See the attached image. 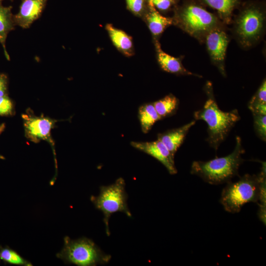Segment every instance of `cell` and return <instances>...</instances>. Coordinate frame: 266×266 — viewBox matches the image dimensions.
Listing matches in <instances>:
<instances>
[{
	"label": "cell",
	"instance_id": "6da1fadb",
	"mask_svg": "<svg viewBox=\"0 0 266 266\" xmlns=\"http://www.w3.org/2000/svg\"><path fill=\"white\" fill-rule=\"evenodd\" d=\"M204 90L207 96L206 100L202 107L194 112V116L196 120H201L206 122L208 133L206 141L212 148L217 150L240 120V116L236 109L225 112L219 108L211 82H206Z\"/></svg>",
	"mask_w": 266,
	"mask_h": 266
},
{
	"label": "cell",
	"instance_id": "7a4b0ae2",
	"mask_svg": "<svg viewBox=\"0 0 266 266\" xmlns=\"http://www.w3.org/2000/svg\"><path fill=\"white\" fill-rule=\"evenodd\" d=\"M172 20L173 24L200 43L210 32L226 26L216 14L207 10L197 0H184L175 9Z\"/></svg>",
	"mask_w": 266,
	"mask_h": 266
},
{
	"label": "cell",
	"instance_id": "3957f363",
	"mask_svg": "<svg viewBox=\"0 0 266 266\" xmlns=\"http://www.w3.org/2000/svg\"><path fill=\"white\" fill-rule=\"evenodd\" d=\"M232 33L238 45L248 49L263 37L266 24V11L263 3L249 1L243 3L234 17Z\"/></svg>",
	"mask_w": 266,
	"mask_h": 266
},
{
	"label": "cell",
	"instance_id": "277c9868",
	"mask_svg": "<svg viewBox=\"0 0 266 266\" xmlns=\"http://www.w3.org/2000/svg\"><path fill=\"white\" fill-rule=\"evenodd\" d=\"M244 152L241 138L237 136L235 148L231 154L208 161H194L191 173L210 184L228 183L238 175L239 167L244 161L242 155Z\"/></svg>",
	"mask_w": 266,
	"mask_h": 266
},
{
	"label": "cell",
	"instance_id": "5b68a950",
	"mask_svg": "<svg viewBox=\"0 0 266 266\" xmlns=\"http://www.w3.org/2000/svg\"><path fill=\"white\" fill-rule=\"evenodd\" d=\"M64 241V247L56 256L66 264L95 266L106 264L111 260V255L104 253L89 238L83 237L71 239L66 236Z\"/></svg>",
	"mask_w": 266,
	"mask_h": 266
},
{
	"label": "cell",
	"instance_id": "8992f818",
	"mask_svg": "<svg viewBox=\"0 0 266 266\" xmlns=\"http://www.w3.org/2000/svg\"><path fill=\"white\" fill-rule=\"evenodd\" d=\"M260 186L259 174H246L236 182L227 183L222 192L220 202L226 211L238 213L245 204L259 201Z\"/></svg>",
	"mask_w": 266,
	"mask_h": 266
},
{
	"label": "cell",
	"instance_id": "52a82bcc",
	"mask_svg": "<svg viewBox=\"0 0 266 266\" xmlns=\"http://www.w3.org/2000/svg\"><path fill=\"white\" fill-rule=\"evenodd\" d=\"M125 186V180L122 177H119L112 184L100 186V192L98 196L91 197V200L95 207L103 214V222L107 236L110 235L109 221L112 214L122 212L128 217H132L128 206V195Z\"/></svg>",
	"mask_w": 266,
	"mask_h": 266
},
{
	"label": "cell",
	"instance_id": "ba28073f",
	"mask_svg": "<svg viewBox=\"0 0 266 266\" xmlns=\"http://www.w3.org/2000/svg\"><path fill=\"white\" fill-rule=\"evenodd\" d=\"M230 40L226 26H225L210 32L205 36L203 42L212 64L224 77H226V51Z\"/></svg>",
	"mask_w": 266,
	"mask_h": 266
},
{
	"label": "cell",
	"instance_id": "9c48e42d",
	"mask_svg": "<svg viewBox=\"0 0 266 266\" xmlns=\"http://www.w3.org/2000/svg\"><path fill=\"white\" fill-rule=\"evenodd\" d=\"M22 118L27 138L34 143L41 140L47 141L54 148V142L51 131L55 127L57 120L43 115L36 116L30 109L22 115Z\"/></svg>",
	"mask_w": 266,
	"mask_h": 266
},
{
	"label": "cell",
	"instance_id": "30bf717a",
	"mask_svg": "<svg viewBox=\"0 0 266 266\" xmlns=\"http://www.w3.org/2000/svg\"><path fill=\"white\" fill-rule=\"evenodd\" d=\"M131 145L155 158L166 168L170 174L177 172L174 163V156L160 140L153 141H132Z\"/></svg>",
	"mask_w": 266,
	"mask_h": 266
},
{
	"label": "cell",
	"instance_id": "8fae6325",
	"mask_svg": "<svg viewBox=\"0 0 266 266\" xmlns=\"http://www.w3.org/2000/svg\"><path fill=\"white\" fill-rule=\"evenodd\" d=\"M48 0H22L18 12L13 15L16 26L29 28L41 16Z\"/></svg>",
	"mask_w": 266,
	"mask_h": 266
},
{
	"label": "cell",
	"instance_id": "7c38bea8",
	"mask_svg": "<svg viewBox=\"0 0 266 266\" xmlns=\"http://www.w3.org/2000/svg\"><path fill=\"white\" fill-rule=\"evenodd\" d=\"M155 45L157 61L162 70L178 75H192L201 77L200 75L189 71L182 64L183 56L175 57L165 52L157 39H155Z\"/></svg>",
	"mask_w": 266,
	"mask_h": 266
},
{
	"label": "cell",
	"instance_id": "4fadbf2b",
	"mask_svg": "<svg viewBox=\"0 0 266 266\" xmlns=\"http://www.w3.org/2000/svg\"><path fill=\"white\" fill-rule=\"evenodd\" d=\"M195 123L196 121L194 120L179 128L159 133L157 134V139L161 141L174 156L183 143L189 130Z\"/></svg>",
	"mask_w": 266,
	"mask_h": 266
},
{
	"label": "cell",
	"instance_id": "5bb4252c",
	"mask_svg": "<svg viewBox=\"0 0 266 266\" xmlns=\"http://www.w3.org/2000/svg\"><path fill=\"white\" fill-rule=\"evenodd\" d=\"M216 12L218 18L226 26L232 23L234 10L240 5V0H197Z\"/></svg>",
	"mask_w": 266,
	"mask_h": 266
},
{
	"label": "cell",
	"instance_id": "9a60e30c",
	"mask_svg": "<svg viewBox=\"0 0 266 266\" xmlns=\"http://www.w3.org/2000/svg\"><path fill=\"white\" fill-rule=\"evenodd\" d=\"M148 6L146 22L150 32L155 39H157L167 27L173 24V20L161 14L153 5L148 3Z\"/></svg>",
	"mask_w": 266,
	"mask_h": 266
},
{
	"label": "cell",
	"instance_id": "2e32d148",
	"mask_svg": "<svg viewBox=\"0 0 266 266\" xmlns=\"http://www.w3.org/2000/svg\"><path fill=\"white\" fill-rule=\"evenodd\" d=\"M105 29L112 42L118 50L128 57L133 55V45L131 36L110 24H107Z\"/></svg>",
	"mask_w": 266,
	"mask_h": 266
},
{
	"label": "cell",
	"instance_id": "e0dca14e",
	"mask_svg": "<svg viewBox=\"0 0 266 266\" xmlns=\"http://www.w3.org/2000/svg\"><path fill=\"white\" fill-rule=\"evenodd\" d=\"M138 117L141 131L144 133H148L155 123L161 120L153 102L140 105L138 110Z\"/></svg>",
	"mask_w": 266,
	"mask_h": 266
},
{
	"label": "cell",
	"instance_id": "ac0fdd59",
	"mask_svg": "<svg viewBox=\"0 0 266 266\" xmlns=\"http://www.w3.org/2000/svg\"><path fill=\"white\" fill-rule=\"evenodd\" d=\"M179 103L178 99L172 94L153 102L161 119L174 114L178 109Z\"/></svg>",
	"mask_w": 266,
	"mask_h": 266
},
{
	"label": "cell",
	"instance_id": "d6986e66",
	"mask_svg": "<svg viewBox=\"0 0 266 266\" xmlns=\"http://www.w3.org/2000/svg\"><path fill=\"white\" fill-rule=\"evenodd\" d=\"M248 107L253 114L266 115V81L264 79L250 100Z\"/></svg>",
	"mask_w": 266,
	"mask_h": 266
},
{
	"label": "cell",
	"instance_id": "ffe728a7",
	"mask_svg": "<svg viewBox=\"0 0 266 266\" xmlns=\"http://www.w3.org/2000/svg\"><path fill=\"white\" fill-rule=\"evenodd\" d=\"M11 10L12 6H4L0 3V35L5 44L8 33L16 26Z\"/></svg>",
	"mask_w": 266,
	"mask_h": 266
},
{
	"label": "cell",
	"instance_id": "44dd1931",
	"mask_svg": "<svg viewBox=\"0 0 266 266\" xmlns=\"http://www.w3.org/2000/svg\"><path fill=\"white\" fill-rule=\"evenodd\" d=\"M0 260L5 264L30 266L32 264L23 258L18 252L7 246H0Z\"/></svg>",
	"mask_w": 266,
	"mask_h": 266
},
{
	"label": "cell",
	"instance_id": "7402d4cb",
	"mask_svg": "<svg viewBox=\"0 0 266 266\" xmlns=\"http://www.w3.org/2000/svg\"><path fill=\"white\" fill-rule=\"evenodd\" d=\"M254 127L257 136L262 140H266V115L253 114Z\"/></svg>",
	"mask_w": 266,
	"mask_h": 266
},
{
	"label": "cell",
	"instance_id": "603a6c76",
	"mask_svg": "<svg viewBox=\"0 0 266 266\" xmlns=\"http://www.w3.org/2000/svg\"><path fill=\"white\" fill-rule=\"evenodd\" d=\"M14 113V103L8 95L0 97V116H10Z\"/></svg>",
	"mask_w": 266,
	"mask_h": 266
},
{
	"label": "cell",
	"instance_id": "cb8c5ba5",
	"mask_svg": "<svg viewBox=\"0 0 266 266\" xmlns=\"http://www.w3.org/2000/svg\"><path fill=\"white\" fill-rule=\"evenodd\" d=\"M149 4L162 12L170 10L177 2L176 0H148Z\"/></svg>",
	"mask_w": 266,
	"mask_h": 266
},
{
	"label": "cell",
	"instance_id": "d4e9b609",
	"mask_svg": "<svg viewBox=\"0 0 266 266\" xmlns=\"http://www.w3.org/2000/svg\"><path fill=\"white\" fill-rule=\"evenodd\" d=\"M129 9L136 15H140L144 10L145 0H126Z\"/></svg>",
	"mask_w": 266,
	"mask_h": 266
},
{
	"label": "cell",
	"instance_id": "484cf974",
	"mask_svg": "<svg viewBox=\"0 0 266 266\" xmlns=\"http://www.w3.org/2000/svg\"><path fill=\"white\" fill-rule=\"evenodd\" d=\"M8 82L7 75L0 73V97L7 95Z\"/></svg>",
	"mask_w": 266,
	"mask_h": 266
},
{
	"label": "cell",
	"instance_id": "4316f807",
	"mask_svg": "<svg viewBox=\"0 0 266 266\" xmlns=\"http://www.w3.org/2000/svg\"><path fill=\"white\" fill-rule=\"evenodd\" d=\"M0 43L2 44V47H3V50H4V54H5V56L6 58V59L9 60V56L7 53V52L6 51V47H5V44L3 42V39L1 37V36L0 35Z\"/></svg>",
	"mask_w": 266,
	"mask_h": 266
},
{
	"label": "cell",
	"instance_id": "83f0119b",
	"mask_svg": "<svg viewBox=\"0 0 266 266\" xmlns=\"http://www.w3.org/2000/svg\"><path fill=\"white\" fill-rule=\"evenodd\" d=\"M5 128V125L4 123L0 124V135L3 132ZM0 159L4 160L5 158L0 154Z\"/></svg>",
	"mask_w": 266,
	"mask_h": 266
},
{
	"label": "cell",
	"instance_id": "f1b7e54d",
	"mask_svg": "<svg viewBox=\"0 0 266 266\" xmlns=\"http://www.w3.org/2000/svg\"><path fill=\"white\" fill-rule=\"evenodd\" d=\"M4 0H0V3H1V2ZM11 1H13L14 0H10Z\"/></svg>",
	"mask_w": 266,
	"mask_h": 266
}]
</instances>
